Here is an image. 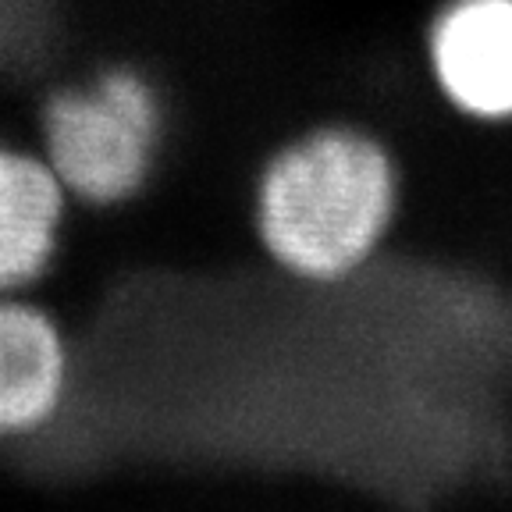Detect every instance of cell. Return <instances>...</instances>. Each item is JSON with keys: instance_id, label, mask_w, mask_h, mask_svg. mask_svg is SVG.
<instances>
[{"instance_id": "obj_1", "label": "cell", "mask_w": 512, "mask_h": 512, "mask_svg": "<svg viewBox=\"0 0 512 512\" xmlns=\"http://www.w3.org/2000/svg\"><path fill=\"white\" fill-rule=\"evenodd\" d=\"M406 168L392 139L356 118L288 136L256 175V239L271 264L306 285L360 278L392 242Z\"/></svg>"}, {"instance_id": "obj_2", "label": "cell", "mask_w": 512, "mask_h": 512, "mask_svg": "<svg viewBox=\"0 0 512 512\" xmlns=\"http://www.w3.org/2000/svg\"><path fill=\"white\" fill-rule=\"evenodd\" d=\"M43 160L64 192L89 203H121L150 178L164 132V107L136 68H104L64 86L40 114Z\"/></svg>"}, {"instance_id": "obj_3", "label": "cell", "mask_w": 512, "mask_h": 512, "mask_svg": "<svg viewBox=\"0 0 512 512\" xmlns=\"http://www.w3.org/2000/svg\"><path fill=\"white\" fill-rule=\"evenodd\" d=\"M434 100L473 128H512V0H434L420 25Z\"/></svg>"}, {"instance_id": "obj_4", "label": "cell", "mask_w": 512, "mask_h": 512, "mask_svg": "<svg viewBox=\"0 0 512 512\" xmlns=\"http://www.w3.org/2000/svg\"><path fill=\"white\" fill-rule=\"evenodd\" d=\"M68 381L61 331L43 310L0 296V438L47 424Z\"/></svg>"}, {"instance_id": "obj_5", "label": "cell", "mask_w": 512, "mask_h": 512, "mask_svg": "<svg viewBox=\"0 0 512 512\" xmlns=\"http://www.w3.org/2000/svg\"><path fill=\"white\" fill-rule=\"evenodd\" d=\"M64 196L47 160L0 143V296L40 278L50 264Z\"/></svg>"}]
</instances>
